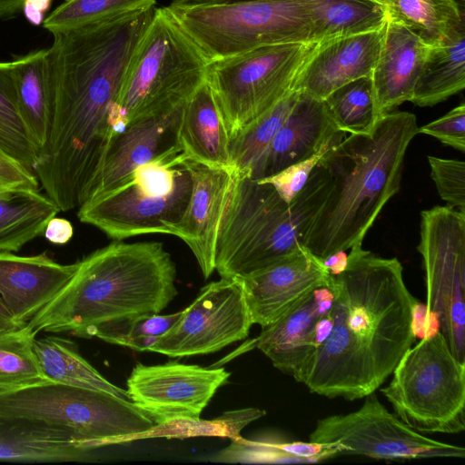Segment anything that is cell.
<instances>
[{
    "mask_svg": "<svg viewBox=\"0 0 465 465\" xmlns=\"http://www.w3.org/2000/svg\"><path fill=\"white\" fill-rule=\"evenodd\" d=\"M155 8L52 34L47 139L38 153L47 173L73 183L100 173L113 139L124 127L117 98Z\"/></svg>",
    "mask_w": 465,
    "mask_h": 465,
    "instance_id": "obj_1",
    "label": "cell"
},
{
    "mask_svg": "<svg viewBox=\"0 0 465 465\" xmlns=\"http://www.w3.org/2000/svg\"><path fill=\"white\" fill-rule=\"evenodd\" d=\"M331 329L298 382L312 393L354 401L378 390L412 346L416 299L400 261L354 245L346 268L331 275Z\"/></svg>",
    "mask_w": 465,
    "mask_h": 465,
    "instance_id": "obj_2",
    "label": "cell"
},
{
    "mask_svg": "<svg viewBox=\"0 0 465 465\" xmlns=\"http://www.w3.org/2000/svg\"><path fill=\"white\" fill-rule=\"evenodd\" d=\"M176 266L159 242L114 241L77 262L65 285L28 324L87 338L107 322L159 313L178 294Z\"/></svg>",
    "mask_w": 465,
    "mask_h": 465,
    "instance_id": "obj_3",
    "label": "cell"
},
{
    "mask_svg": "<svg viewBox=\"0 0 465 465\" xmlns=\"http://www.w3.org/2000/svg\"><path fill=\"white\" fill-rule=\"evenodd\" d=\"M416 116L391 112L373 130L335 143L320 162L331 188L311 231L306 248L323 260L362 244L385 204L400 190L407 149L417 134Z\"/></svg>",
    "mask_w": 465,
    "mask_h": 465,
    "instance_id": "obj_4",
    "label": "cell"
},
{
    "mask_svg": "<svg viewBox=\"0 0 465 465\" xmlns=\"http://www.w3.org/2000/svg\"><path fill=\"white\" fill-rule=\"evenodd\" d=\"M330 188L321 163L289 203L271 184L234 172L215 252L221 278L246 276L306 247Z\"/></svg>",
    "mask_w": 465,
    "mask_h": 465,
    "instance_id": "obj_5",
    "label": "cell"
},
{
    "mask_svg": "<svg viewBox=\"0 0 465 465\" xmlns=\"http://www.w3.org/2000/svg\"><path fill=\"white\" fill-rule=\"evenodd\" d=\"M209 62L165 7L155 8L117 98L126 123L184 104L206 81Z\"/></svg>",
    "mask_w": 465,
    "mask_h": 465,
    "instance_id": "obj_6",
    "label": "cell"
},
{
    "mask_svg": "<svg viewBox=\"0 0 465 465\" xmlns=\"http://www.w3.org/2000/svg\"><path fill=\"white\" fill-rule=\"evenodd\" d=\"M165 9L209 61L263 45L322 40L307 0L172 2Z\"/></svg>",
    "mask_w": 465,
    "mask_h": 465,
    "instance_id": "obj_7",
    "label": "cell"
},
{
    "mask_svg": "<svg viewBox=\"0 0 465 465\" xmlns=\"http://www.w3.org/2000/svg\"><path fill=\"white\" fill-rule=\"evenodd\" d=\"M184 155L175 146L139 165L130 180L84 202L77 212L82 223L122 241L150 233L170 234L182 217L192 190Z\"/></svg>",
    "mask_w": 465,
    "mask_h": 465,
    "instance_id": "obj_8",
    "label": "cell"
},
{
    "mask_svg": "<svg viewBox=\"0 0 465 465\" xmlns=\"http://www.w3.org/2000/svg\"><path fill=\"white\" fill-rule=\"evenodd\" d=\"M328 40L263 45L209 62L207 82L231 140L296 90Z\"/></svg>",
    "mask_w": 465,
    "mask_h": 465,
    "instance_id": "obj_9",
    "label": "cell"
},
{
    "mask_svg": "<svg viewBox=\"0 0 465 465\" xmlns=\"http://www.w3.org/2000/svg\"><path fill=\"white\" fill-rule=\"evenodd\" d=\"M381 391L395 414L420 433L465 430V362L440 331L407 350Z\"/></svg>",
    "mask_w": 465,
    "mask_h": 465,
    "instance_id": "obj_10",
    "label": "cell"
},
{
    "mask_svg": "<svg viewBox=\"0 0 465 465\" xmlns=\"http://www.w3.org/2000/svg\"><path fill=\"white\" fill-rule=\"evenodd\" d=\"M0 416L64 430L87 448L146 430L155 421L129 400L49 381L0 391Z\"/></svg>",
    "mask_w": 465,
    "mask_h": 465,
    "instance_id": "obj_11",
    "label": "cell"
},
{
    "mask_svg": "<svg viewBox=\"0 0 465 465\" xmlns=\"http://www.w3.org/2000/svg\"><path fill=\"white\" fill-rule=\"evenodd\" d=\"M417 249L427 312L438 318L452 354L465 362V212L440 205L423 210Z\"/></svg>",
    "mask_w": 465,
    "mask_h": 465,
    "instance_id": "obj_12",
    "label": "cell"
},
{
    "mask_svg": "<svg viewBox=\"0 0 465 465\" xmlns=\"http://www.w3.org/2000/svg\"><path fill=\"white\" fill-rule=\"evenodd\" d=\"M358 410L320 419L309 440L334 445L338 455L402 461L464 458L461 446L439 441L411 429L378 400L367 395Z\"/></svg>",
    "mask_w": 465,
    "mask_h": 465,
    "instance_id": "obj_13",
    "label": "cell"
},
{
    "mask_svg": "<svg viewBox=\"0 0 465 465\" xmlns=\"http://www.w3.org/2000/svg\"><path fill=\"white\" fill-rule=\"evenodd\" d=\"M252 325L241 283L221 278L200 290L149 351L173 358L212 353L245 339Z\"/></svg>",
    "mask_w": 465,
    "mask_h": 465,
    "instance_id": "obj_14",
    "label": "cell"
},
{
    "mask_svg": "<svg viewBox=\"0 0 465 465\" xmlns=\"http://www.w3.org/2000/svg\"><path fill=\"white\" fill-rule=\"evenodd\" d=\"M230 376L224 368L178 361L137 363L127 379L126 391L130 401L157 424L178 417L199 418Z\"/></svg>",
    "mask_w": 465,
    "mask_h": 465,
    "instance_id": "obj_15",
    "label": "cell"
},
{
    "mask_svg": "<svg viewBox=\"0 0 465 465\" xmlns=\"http://www.w3.org/2000/svg\"><path fill=\"white\" fill-rule=\"evenodd\" d=\"M241 283L252 324L272 323L315 289L330 286L331 275L322 260L302 247L242 277Z\"/></svg>",
    "mask_w": 465,
    "mask_h": 465,
    "instance_id": "obj_16",
    "label": "cell"
},
{
    "mask_svg": "<svg viewBox=\"0 0 465 465\" xmlns=\"http://www.w3.org/2000/svg\"><path fill=\"white\" fill-rule=\"evenodd\" d=\"M182 163L190 173L192 190L182 217L169 226V231L187 244L204 279H208L215 271L218 234L234 172L185 158Z\"/></svg>",
    "mask_w": 465,
    "mask_h": 465,
    "instance_id": "obj_17",
    "label": "cell"
},
{
    "mask_svg": "<svg viewBox=\"0 0 465 465\" xmlns=\"http://www.w3.org/2000/svg\"><path fill=\"white\" fill-rule=\"evenodd\" d=\"M183 105L128 123L113 139L91 197L121 185L130 180L139 165L179 146L177 136Z\"/></svg>",
    "mask_w": 465,
    "mask_h": 465,
    "instance_id": "obj_18",
    "label": "cell"
},
{
    "mask_svg": "<svg viewBox=\"0 0 465 465\" xmlns=\"http://www.w3.org/2000/svg\"><path fill=\"white\" fill-rule=\"evenodd\" d=\"M384 25L325 42L306 65L295 89L324 100L339 87L370 77L379 55Z\"/></svg>",
    "mask_w": 465,
    "mask_h": 465,
    "instance_id": "obj_19",
    "label": "cell"
},
{
    "mask_svg": "<svg viewBox=\"0 0 465 465\" xmlns=\"http://www.w3.org/2000/svg\"><path fill=\"white\" fill-rule=\"evenodd\" d=\"M430 46L386 18L381 48L370 76L378 117L411 101Z\"/></svg>",
    "mask_w": 465,
    "mask_h": 465,
    "instance_id": "obj_20",
    "label": "cell"
},
{
    "mask_svg": "<svg viewBox=\"0 0 465 465\" xmlns=\"http://www.w3.org/2000/svg\"><path fill=\"white\" fill-rule=\"evenodd\" d=\"M333 303L331 292L315 289L272 323L262 328L253 344L272 365L299 381L314 352V328Z\"/></svg>",
    "mask_w": 465,
    "mask_h": 465,
    "instance_id": "obj_21",
    "label": "cell"
},
{
    "mask_svg": "<svg viewBox=\"0 0 465 465\" xmlns=\"http://www.w3.org/2000/svg\"><path fill=\"white\" fill-rule=\"evenodd\" d=\"M77 262L61 264L45 252L19 256L0 252V298L20 322H28L65 285Z\"/></svg>",
    "mask_w": 465,
    "mask_h": 465,
    "instance_id": "obj_22",
    "label": "cell"
},
{
    "mask_svg": "<svg viewBox=\"0 0 465 465\" xmlns=\"http://www.w3.org/2000/svg\"><path fill=\"white\" fill-rule=\"evenodd\" d=\"M340 133L323 100L301 92L284 124L257 164L251 178L260 180L307 159Z\"/></svg>",
    "mask_w": 465,
    "mask_h": 465,
    "instance_id": "obj_23",
    "label": "cell"
},
{
    "mask_svg": "<svg viewBox=\"0 0 465 465\" xmlns=\"http://www.w3.org/2000/svg\"><path fill=\"white\" fill-rule=\"evenodd\" d=\"M94 450L64 430L0 416V461L86 462Z\"/></svg>",
    "mask_w": 465,
    "mask_h": 465,
    "instance_id": "obj_24",
    "label": "cell"
},
{
    "mask_svg": "<svg viewBox=\"0 0 465 465\" xmlns=\"http://www.w3.org/2000/svg\"><path fill=\"white\" fill-rule=\"evenodd\" d=\"M177 139L185 159L232 170L231 138L207 79L185 102Z\"/></svg>",
    "mask_w": 465,
    "mask_h": 465,
    "instance_id": "obj_25",
    "label": "cell"
},
{
    "mask_svg": "<svg viewBox=\"0 0 465 465\" xmlns=\"http://www.w3.org/2000/svg\"><path fill=\"white\" fill-rule=\"evenodd\" d=\"M33 350L46 381L102 391L130 401L127 391L104 377L79 353L73 341L60 336L48 335L35 338Z\"/></svg>",
    "mask_w": 465,
    "mask_h": 465,
    "instance_id": "obj_26",
    "label": "cell"
},
{
    "mask_svg": "<svg viewBox=\"0 0 465 465\" xmlns=\"http://www.w3.org/2000/svg\"><path fill=\"white\" fill-rule=\"evenodd\" d=\"M59 212L58 206L38 190H0V252H18L42 234Z\"/></svg>",
    "mask_w": 465,
    "mask_h": 465,
    "instance_id": "obj_27",
    "label": "cell"
},
{
    "mask_svg": "<svg viewBox=\"0 0 465 465\" xmlns=\"http://www.w3.org/2000/svg\"><path fill=\"white\" fill-rule=\"evenodd\" d=\"M465 87V28L445 43L430 46L410 102L433 106Z\"/></svg>",
    "mask_w": 465,
    "mask_h": 465,
    "instance_id": "obj_28",
    "label": "cell"
},
{
    "mask_svg": "<svg viewBox=\"0 0 465 465\" xmlns=\"http://www.w3.org/2000/svg\"><path fill=\"white\" fill-rule=\"evenodd\" d=\"M11 62L19 114L39 152L46 142L48 131L47 49L32 51Z\"/></svg>",
    "mask_w": 465,
    "mask_h": 465,
    "instance_id": "obj_29",
    "label": "cell"
},
{
    "mask_svg": "<svg viewBox=\"0 0 465 465\" xmlns=\"http://www.w3.org/2000/svg\"><path fill=\"white\" fill-rule=\"evenodd\" d=\"M387 19L399 23L430 46L465 28V12L454 0H385Z\"/></svg>",
    "mask_w": 465,
    "mask_h": 465,
    "instance_id": "obj_30",
    "label": "cell"
},
{
    "mask_svg": "<svg viewBox=\"0 0 465 465\" xmlns=\"http://www.w3.org/2000/svg\"><path fill=\"white\" fill-rule=\"evenodd\" d=\"M265 414L266 411L262 409L250 407L227 411L212 420L178 417L157 423L141 432L105 439L100 441L98 446L103 448L153 438L183 440L194 437H221L239 440L242 438L241 430L244 427Z\"/></svg>",
    "mask_w": 465,
    "mask_h": 465,
    "instance_id": "obj_31",
    "label": "cell"
},
{
    "mask_svg": "<svg viewBox=\"0 0 465 465\" xmlns=\"http://www.w3.org/2000/svg\"><path fill=\"white\" fill-rule=\"evenodd\" d=\"M232 443L218 451L213 461L240 463H319L335 458L334 445L312 441L286 440L280 438L231 440Z\"/></svg>",
    "mask_w": 465,
    "mask_h": 465,
    "instance_id": "obj_32",
    "label": "cell"
},
{
    "mask_svg": "<svg viewBox=\"0 0 465 465\" xmlns=\"http://www.w3.org/2000/svg\"><path fill=\"white\" fill-rule=\"evenodd\" d=\"M300 94L299 90L292 92L231 140V166L233 172L252 176Z\"/></svg>",
    "mask_w": 465,
    "mask_h": 465,
    "instance_id": "obj_33",
    "label": "cell"
},
{
    "mask_svg": "<svg viewBox=\"0 0 465 465\" xmlns=\"http://www.w3.org/2000/svg\"><path fill=\"white\" fill-rule=\"evenodd\" d=\"M314 14L320 38L331 39L381 27L382 6L371 0H307Z\"/></svg>",
    "mask_w": 465,
    "mask_h": 465,
    "instance_id": "obj_34",
    "label": "cell"
},
{
    "mask_svg": "<svg viewBox=\"0 0 465 465\" xmlns=\"http://www.w3.org/2000/svg\"><path fill=\"white\" fill-rule=\"evenodd\" d=\"M0 151L34 172L38 152L19 114L11 61H0Z\"/></svg>",
    "mask_w": 465,
    "mask_h": 465,
    "instance_id": "obj_35",
    "label": "cell"
},
{
    "mask_svg": "<svg viewBox=\"0 0 465 465\" xmlns=\"http://www.w3.org/2000/svg\"><path fill=\"white\" fill-rule=\"evenodd\" d=\"M323 102L336 127L345 134H369L378 121L370 77L360 78L339 87Z\"/></svg>",
    "mask_w": 465,
    "mask_h": 465,
    "instance_id": "obj_36",
    "label": "cell"
},
{
    "mask_svg": "<svg viewBox=\"0 0 465 465\" xmlns=\"http://www.w3.org/2000/svg\"><path fill=\"white\" fill-rule=\"evenodd\" d=\"M37 332L28 324L0 333V391L46 381L33 350Z\"/></svg>",
    "mask_w": 465,
    "mask_h": 465,
    "instance_id": "obj_37",
    "label": "cell"
},
{
    "mask_svg": "<svg viewBox=\"0 0 465 465\" xmlns=\"http://www.w3.org/2000/svg\"><path fill=\"white\" fill-rule=\"evenodd\" d=\"M155 4L156 0H70L45 17L42 25L53 34L147 10Z\"/></svg>",
    "mask_w": 465,
    "mask_h": 465,
    "instance_id": "obj_38",
    "label": "cell"
},
{
    "mask_svg": "<svg viewBox=\"0 0 465 465\" xmlns=\"http://www.w3.org/2000/svg\"><path fill=\"white\" fill-rule=\"evenodd\" d=\"M182 312L143 314L107 322L92 329L87 338L97 337L106 342L133 350L149 351L157 338L173 326Z\"/></svg>",
    "mask_w": 465,
    "mask_h": 465,
    "instance_id": "obj_39",
    "label": "cell"
},
{
    "mask_svg": "<svg viewBox=\"0 0 465 465\" xmlns=\"http://www.w3.org/2000/svg\"><path fill=\"white\" fill-rule=\"evenodd\" d=\"M427 159L440 197L447 206L465 212V163L431 155Z\"/></svg>",
    "mask_w": 465,
    "mask_h": 465,
    "instance_id": "obj_40",
    "label": "cell"
},
{
    "mask_svg": "<svg viewBox=\"0 0 465 465\" xmlns=\"http://www.w3.org/2000/svg\"><path fill=\"white\" fill-rule=\"evenodd\" d=\"M344 134L340 133L332 141L325 144L311 157L292 163L281 172L258 181L271 184L284 202L291 203L302 190L312 173L326 153L335 143L344 137Z\"/></svg>",
    "mask_w": 465,
    "mask_h": 465,
    "instance_id": "obj_41",
    "label": "cell"
},
{
    "mask_svg": "<svg viewBox=\"0 0 465 465\" xmlns=\"http://www.w3.org/2000/svg\"><path fill=\"white\" fill-rule=\"evenodd\" d=\"M424 134L458 151L465 150V104L462 103L443 116L418 127Z\"/></svg>",
    "mask_w": 465,
    "mask_h": 465,
    "instance_id": "obj_42",
    "label": "cell"
},
{
    "mask_svg": "<svg viewBox=\"0 0 465 465\" xmlns=\"http://www.w3.org/2000/svg\"><path fill=\"white\" fill-rule=\"evenodd\" d=\"M44 235L54 244H65L74 235L72 223L64 218L53 217L45 226Z\"/></svg>",
    "mask_w": 465,
    "mask_h": 465,
    "instance_id": "obj_43",
    "label": "cell"
},
{
    "mask_svg": "<svg viewBox=\"0 0 465 465\" xmlns=\"http://www.w3.org/2000/svg\"><path fill=\"white\" fill-rule=\"evenodd\" d=\"M52 2L53 0H25L22 12L30 24L39 25L43 24Z\"/></svg>",
    "mask_w": 465,
    "mask_h": 465,
    "instance_id": "obj_44",
    "label": "cell"
},
{
    "mask_svg": "<svg viewBox=\"0 0 465 465\" xmlns=\"http://www.w3.org/2000/svg\"><path fill=\"white\" fill-rule=\"evenodd\" d=\"M323 265L331 275L341 272L348 263V253L345 251H338L322 260Z\"/></svg>",
    "mask_w": 465,
    "mask_h": 465,
    "instance_id": "obj_45",
    "label": "cell"
},
{
    "mask_svg": "<svg viewBox=\"0 0 465 465\" xmlns=\"http://www.w3.org/2000/svg\"><path fill=\"white\" fill-rule=\"evenodd\" d=\"M26 324L15 319L0 298V333L17 330Z\"/></svg>",
    "mask_w": 465,
    "mask_h": 465,
    "instance_id": "obj_46",
    "label": "cell"
},
{
    "mask_svg": "<svg viewBox=\"0 0 465 465\" xmlns=\"http://www.w3.org/2000/svg\"><path fill=\"white\" fill-rule=\"evenodd\" d=\"M25 0H0V20L16 17L23 10Z\"/></svg>",
    "mask_w": 465,
    "mask_h": 465,
    "instance_id": "obj_47",
    "label": "cell"
},
{
    "mask_svg": "<svg viewBox=\"0 0 465 465\" xmlns=\"http://www.w3.org/2000/svg\"><path fill=\"white\" fill-rule=\"evenodd\" d=\"M237 0H174L173 3L177 5H212V4H222L228 3Z\"/></svg>",
    "mask_w": 465,
    "mask_h": 465,
    "instance_id": "obj_48",
    "label": "cell"
},
{
    "mask_svg": "<svg viewBox=\"0 0 465 465\" xmlns=\"http://www.w3.org/2000/svg\"><path fill=\"white\" fill-rule=\"evenodd\" d=\"M457 5H459V7L463 11L465 12V0H454Z\"/></svg>",
    "mask_w": 465,
    "mask_h": 465,
    "instance_id": "obj_49",
    "label": "cell"
},
{
    "mask_svg": "<svg viewBox=\"0 0 465 465\" xmlns=\"http://www.w3.org/2000/svg\"><path fill=\"white\" fill-rule=\"evenodd\" d=\"M371 1L376 3L377 5H379L382 6V7H383L384 3H385V0H371Z\"/></svg>",
    "mask_w": 465,
    "mask_h": 465,
    "instance_id": "obj_50",
    "label": "cell"
},
{
    "mask_svg": "<svg viewBox=\"0 0 465 465\" xmlns=\"http://www.w3.org/2000/svg\"><path fill=\"white\" fill-rule=\"evenodd\" d=\"M65 1H70V0H65Z\"/></svg>",
    "mask_w": 465,
    "mask_h": 465,
    "instance_id": "obj_51",
    "label": "cell"
},
{
    "mask_svg": "<svg viewBox=\"0 0 465 465\" xmlns=\"http://www.w3.org/2000/svg\"><path fill=\"white\" fill-rule=\"evenodd\" d=\"M0 190H2V189H0Z\"/></svg>",
    "mask_w": 465,
    "mask_h": 465,
    "instance_id": "obj_52",
    "label": "cell"
}]
</instances>
